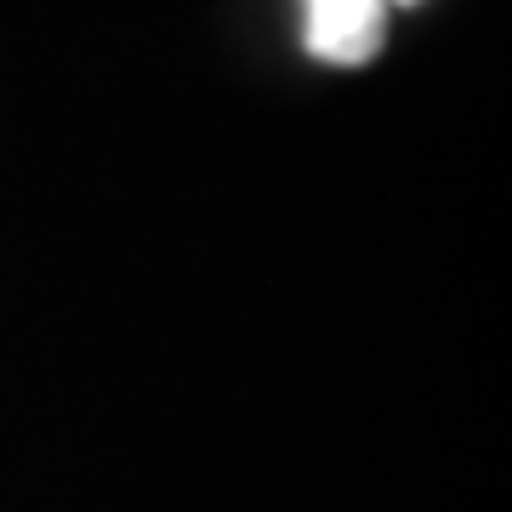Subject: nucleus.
<instances>
[{
    "mask_svg": "<svg viewBox=\"0 0 512 512\" xmlns=\"http://www.w3.org/2000/svg\"><path fill=\"white\" fill-rule=\"evenodd\" d=\"M387 0H302V46L319 63L359 69L382 52Z\"/></svg>",
    "mask_w": 512,
    "mask_h": 512,
    "instance_id": "nucleus-1",
    "label": "nucleus"
},
{
    "mask_svg": "<svg viewBox=\"0 0 512 512\" xmlns=\"http://www.w3.org/2000/svg\"><path fill=\"white\" fill-rule=\"evenodd\" d=\"M399 6H416V0H399Z\"/></svg>",
    "mask_w": 512,
    "mask_h": 512,
    "instance_id": "nucleus-2",
    "label": "nucleus"
}]
</instances>
